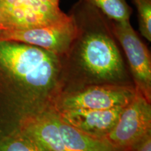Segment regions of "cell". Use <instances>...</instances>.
Returning a JSON list of instances; mask_svg holds the SVG:
<instances>
[{
  "label": "cell",
  "instance_id": "obj_1",
  "mask_svg": "<svg viewBox=\"0 0 151 151\" xmlns=\"http://www.w3.org/2000/svg\"><path fill=\"white\" fill-rule=\"evenodd\" d=\"M77 35L64 56L71 58L94 78L120 81L124 74L121 54L113 37L111 22L95 7L78 0L70 10Z\"/></svg>",
  "mask_w": 151,
  "mask_h": 151
},
{
  "label": "cell",
  "instance_id": "obj_2",
  "mask_svg": "<svg viewBox=\"0 0 151 151\" xmlns=\"http://www.w3.org/2000/svg\"><path fill=\"white\" fill-rule=\"evenodd\" d=\"M60 58L39 47L16 41H0V67L32 89L47 90L53 85Z\"/></svg>",
  "mask_w": 151,
  "mask_h": 151
},
{
  "label": "cell",
  "instance_id": "obj_3",
  "mask_svg": "<svg viewBox=\"0 0 151 151\" xmlns=\"http://www.w3.org/2000/svg\"><path fill=\"white\" fill-rule=\"evenodd\" d=\"M151 133L150 102L136 90L132 101L122 109L118 122L104 140L119 151H129Z\"/></svg>",
  "mask_w": 151,
  "mask_h": 151
},
{
  "label": "cell",
  "instance_id": "obj_4",
  "mask_svg": "<svg viewBox=\"0 0 151 151\" xmlns=\"http://www.w3.org/2000/svg\"><path fill=\"white\" fill-rule=\"evenodd\" d=\"M4 29L30 28L65 21L68 15L52 0H0Z\"/></svg>",
  "mask_w": 151,
  "mask_h": 151
},
{
  "label": "cell",
  "instance_id": "obj_5",
  "mask_svg": "<svg viewBox=\"0 0 151 151\" xmlns=\"http://www.w3.org/2000/svg\"><path fill=\"white\" fill-rule=\"evenodd\" d=\"M76 35V24L69 15L65 21L50 25L2 29L0 31V41L25 43L62 57L68 52Z\"/></svg>",
  "mask_w": 151,
  "mask_h": 151
},
{
  "label": "cell",
  "instance_id": "obj_6",
  "mask_svg": "<svg viewBox=\"0 0 151 151\" xmlns=\"http://www.w3.org/2000/svg\"><path fill=\"white\" fill-rule=\"evenodd\" d=\"M111 28L113 35L120 42L127 56L134 79L135 90L150 102L151 59L148 48L136 33L129 21H111Z\"/></svg>",
  "mask_w": 151,
  "mask_h": 151
},
{
  "label": "cell",
  "instance_id": "obj_7",
  "mask_svg": "<svg viewBox=\"0 0 151 151\" xmlns=\"http://www.w3.org/2000/svg\"><path fill=\"white\" fill-rule=\"evenodd\" d=\"M135 92L136 90L127 87H90L62 97L59 109L106 110L124 107L132 101Z\"/></svg>",
  "mask_w": 151,
  "mask_h": 151
},
{
  "label": "cell",
  "instance_id": "obj_8",
  "mask_svg": "<svg viewBox=\"0 0 151 151\" xmlns=\"http://www.w3.org/2000/svg\"><path fill=\"white\" fill-rule=\"evenodd\" d=\"M124 107L106 110L66 109L58 113L63 121L86 134L104 139L118 122Z\"/></svg>",
  "mask_w": 151,
  "mask_h": 151
},
{
  "label": "cell",
  "instance_id": "obj_9",
  "mask_svg": "<svg viewBox=\"0 0 151 151\" xmlns=\"http://www.w3.org/2000/svg\"><path fill=\"white\" fill-rule=\"evenodd\" d=\"M58 120L55 112L29 117L22 122L20 131L33 138L46 151H65Z\"/></svg>",
  "mask_w": 151,
  "mask_h": 151
},
{
  "label": "cell",
  "instance_id": "obj_10",
  "mask_svg": "<svg viewBox=\"0 0 151 151\" xmlns=\"http://www.w3.org/2000/svg\"><path fill=\"white\" fill-rule=\"evenodd\" d=\"M58 122L65 151H118L104 139L93 138L76 129L59 115Z\"/></svg>",
  "mask_w": 151,
  "mask_h": 151
},
{
  "label": "cell",
  "instance_id": "obj_11",
  "mask_svg": "<svg viewBox=\"0 0 151 151\" xmlns=\"http://www.w3.org/2000/svg\"><path fill=\"white\" fill-rule=\"evenodd\" d=\"M95 7L112 22H129L132 9L126 0H83Z\"/></svg>",
  "mask_w": 151,
  "mask_h": 151
},
{
  "label": "cell",
  "instance_id": "obj_12",
  "mask_svg": "<svg viewBox=\"0 0 151 151\" xmlns=\"http://www.w3.org/2000/svg\"><path fill=\"white\" fill-rule=\"evenodd\" d=\"M0 151H46L33 138L21 131L0 139Z\"/></svg>",
  "mask_w": 151,
  "mask_h": 151
},
{
  "label": "cell",
  "instance_id": "obj_13",
  "mask_svg": "<svg viewBox=\"0 0 151 151\" xmlns=\"http://www.w3.org/2000/svg\"><path fill=\"white\" fill-rule=\"evenodd\" d=\"M138 14L139 30L141 35L151 41V0H133Z\"/></svg>",
  "mask_w": 151,
  "mask_h": 151
},
{
  "label": "cell",
  "instance_id": "obj_14",
  "mask_svg": "<svg viewBox=\"0 0 151 151\" xmlns=\"http://www.w3.org/2000/svg\"><path fill=\"white\" fill-rule=\"evenodd\" d=\"M129 151H151V133L147 134Z\"/></svg>",
  "mask_w": 151,
  "mask_h": 151
},
{
  "label": "cell",
  "instance_id": "obj_15",
  "mask_svg": "<svg viewBox=\"0 0 151 151\" xmlns=\"http://www.w3.org/2000/svg\"><path fill=\"white\" fill-rule=\"evenodd\" d=\"M4 29V25H3V18H2V14H1V6H0V31Z\"/></svg>",
  "mask_w": 151,
  "mask_h": 151
},
{
  "label": "cell",
  "instance_id": "obj_16",
  "mask_svg": "<svg viewBox=\"0 0 151 151\" xmlns=\"http://www.w3.org/2000/svg\"><path fill=\"white\" fill-rule=\"evenodd\" d=\"M52 1H56V2H60V0H52Z\"/></svg>",
  "mask_w": 151,
  "mask_h": 151
},
{
  "label": "cell",
  "instance_id": "obj_17",
  "mask_svg": "<svg viewBox=\"0 0 151 151\" xmlns=\"http://www.w3.org/2000/svg\"></svg>",
  "mask_w": 151,
  "mask_h": 151
}]
</instances>
